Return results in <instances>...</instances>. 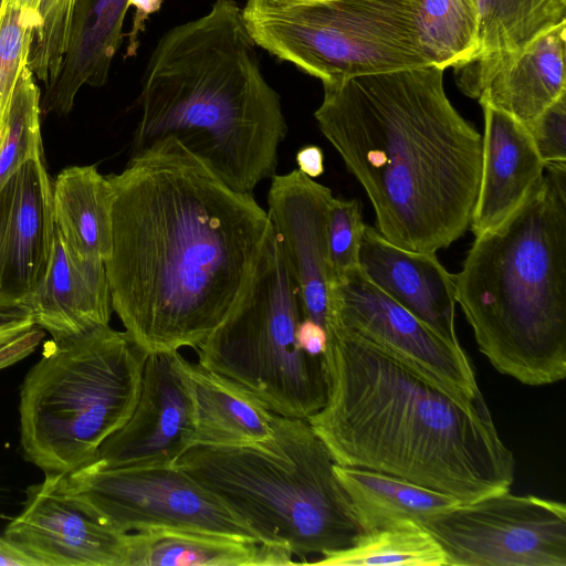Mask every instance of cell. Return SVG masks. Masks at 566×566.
<instances>
[{"mask_svg":"<svg viewBox=\"0 0 566 566\" xmlns=\"http://www.w3.org/2000/svg\"><path fill=\"white\" fill-rule=\"evenodd\" d=\"M107 177L113 311L147 353L195 349L247 291L272 232L268 211L174 138Z\"/></svg>","mask_w":566,"mask_h":566,"instance_id":"1","label":"cell"},{"mask_svg":"<svg viewBox=\"0 0 566 566\" xmlns=\"http://www.w3.org/2000/svg\"><path fill=\"white\" fill-rule=\"evenodd\" d=\"M426 65L322 82L319 130L364 188L376 229L415 252L448 248L469 229L482 135Z\"/></svg>","mask_w":566,"mask_h":566,"instance_id":"2","label":"cell"},{"mask_svg":"<svg viewBox=\"0 0 566 566\" xmlns=\"http://www.w3.org/2000/svg\"><path fill=\"white\" fill-rule=\"evenodd\" d=\"M325 328L326 402L306 420L335 463L461 503L510 490L514 457L489 407L462 405L355 333Z\"/></svg>","mask_w":566,"mask_h":566,"instance_id":"3","label":"cell"},{"mask_svg":"<svg viewBox=\"0 0 566 566\" xmlns=\"http://www.w3.org/2000/svg\"><path fill=\"white\" fill-rule=\"evenodd\" d=\"M256 46L234 0L168 30L145 69L130 155L174 138L235 191L271 179L287 125Z\"/></svg>","mask_w":566,"mask_h":566,"instance_id":"4","label":"cell"},{"mask_svg":"<svg viewBox=\"0 0 566 566\" xmlns=\"http://www.w3.org/2000/svg\"><path fill=\"white\" fill-rule=\"evenodd\" d=\"M455 298L479 350L527 386L566 376V182L543 176L496 228L475 237Z\"/></svg>","mask_w":566,"mask_h":566,"instance_id":"5","label":"cell"},{"mask_svg":"<svg viewBox=\"0 0 566 566\" xmlns=\"http://www.w3.org/2000/svg\"><path fill=\"white\" fill-rule=\"evenodd\" d=\"M327 447L306 419L274 415L266 446L189 449L177 462L261 543L300 564L350 546L361 530Z\"/></svg>","mask_w":566,"mask_h":566,"instance_id":"6","label":"cell"},{"mask_svg":"<svg viewBox=\"0 0 566 566\" xmlns=\"http://www.w3.org/2000/svg\"><path fill=\"white\" fill-rule=\"evenodd\" d=\"M147 355L126 331L109 325L46 342L20 391L25 458L49 475L96 461L135 408Z\"/></svg>","mask_w":566,"mask_h":566,"instance_id":"7","label":"cell"},{"mask_svg":"<svg viewBox=\"0 0 566 566\" xmlns=\"http://www.w3.org/2000/svg\"><path fill=\"white\" fill-rule=\"evenodd\" d=\"M298 292L273 230L243 296L196 348L198 364L260 400L272 412L307 419L326 402L324 356L296 340Z\"/></svg>","mask_w":566,"mask_h":566,"instance_id":"8","label":"cell"},{"mask_svg":"<svg viewBox=\"0 0 566 566\" xmlns=\"http://www.w3.org/2000/svg\"><path fill=\"white\" fill-rule=\"evenodd\" d=\"M418 0H248L255 44L322 82L432 65Z\"/></svg>","mask_w":566,"mask_h":566,"instance_id":"9","label":"cell"},{"mask_svg":"<svg viewBox=\"0 0 566 566\" xmlns=\"http://www.w3.org/2000/svg\"><path fill=\"white\" fill-rule=\"evenodd\" d=\"M61 485L105 524L122 533L176 530L260 542L220 499L177 463L107 468L94 461L61 475Z\"/></svg>","mask_w":566,"mask_h":566,"instance_id":"10","label":"cell"},{"mask_svg":"<svg viewBox=\"0 0 566 566\" xmlns=\"http://www.w3.org/2000/svg\"><path fill=\"white\" fill-rule=\"evenodd\" d=\"M449 566H566V506L536 495L492 494L420 522Z\"/></svg>","mask_w":566,"mask_h":566,"instance_id":"11","label":"cell"},{"mask_svg":"<svg viewBox=\"0 0 566 566\" xmlns=\"http://www.w3.org/2000/svg\"><path fill=\"white\" fill-rule=\"evenodd\" d=\"M327 324L355 333L462 405L488 407L460 342L397 303L360 268L328 284Z\"/></svg>","mask_w":566,"mask_h":566,"instance_id":"12","label":"cell"},{"mask_svg":"<svg viewBox=\"0 0 566 566\" xmlns=\"http://www.w3.org/2000/svg\"><path fill=\"white\" fill-rule=\"evenodd\" d=\"M187 363L179 350L148 353L135 408L103 442L96 461L107 468L168 467L193 447Z\"/></svg>","mask_w":566,"mask_h":566,"instance_id":"13","label":"cell"},{"mask_svg":"<svg viewBox=\"0 0 566 566\" xmlns=\"http://www.w3.org/2000/svg\"><path fill=\"white\" fill-rule=\"evenodd\" d=\"M4 537L40 566H127L128 533L105 524L61 485V475L28 490Z\"/></svg>","mask_w":566,"mask_h":566,"instance_id":"14","label":"cell"},{"mask_svg":"<svg viewBox=\"0 0 566 566\" xmlns=\"http://www.w3.org/2000/svg\"><path fill=\"white\" fill-rule=\"evenodd\" d=\"M55 238L52 182L43 155L0 189V310L21 307L43 280Z\"/></svg>","mask_w":566,"mask_h":566,"instance_id":"15","label":"cell"},{"mask_svg":"<svg viewBox=\"0 0 566 566\" xmlns=\"http://www.w3.org/2000/svg\"><path fill=\"white\" fill-rule=\"evenodd\" d=\"M332 190L298 169L275 174L268 214L296 284L303 317L325 327L331 282L327 222Z\"/></svg>","mask_w":566,"mask_h":566,"instance_id":"16","label":"cell"},{"mask_svg":"<svg viewBox=\"0 0 566 566\" xmlns=\"http://www.w3.org/2000/svg\"><path fill=\"white\" fill-rule=\"evenodd\" d=\"M566 22L551 29L524 51L476 72L455 75L469 97L502 111L524 126L566 95Z\"/></svg>","mask_w":566,"mask_h":566,"instance_id":"17","label":"cell"},{"mask_svg":"<svg viewBox=\"0 0 566 566\" xmlns=\"http://www.w3.org/2000/svg\"><path fill=\"white\" fill-rule=\"evenodd\" d=\"M365 275L392 300L441 335L459 340L455 332V279L434 252L406 250L366 226L359 252Z\"/></svg>","mask_w":566,"mask_h":566,"instance_id":"18","label":"cell"},{"mask_svg":"<svg viewBox=\"0 0 566 566\" xmlns=\"http://www.w3.org/2000/svg\"><path fill=\"white\" fill-rule=\"evenodd\" d=\"M482 171L469 228L474 237L496 228L544 176L545 164L522 123L482 104Z\"/></svg>","mask_w":566,"mask_h":566,"instance_id":"19","label":"cell"},{"mask_svg":"<svg viewBox=\"0 0 566 566\" xmlns=\"http://www.w3.org/2000/svg\"><path fill=\"white\" fill-rule=\"evenodd\" d=\"M21 307L52 339L109 325L113 308L105 262L78 256L55 228L48 271Z\"/></svg>","mask_w":566,"mask_h":566,"instance_id":"20","label":"cell"},{"mask_svg":"<svg viewBox=\"0 0 566 566\" xmlns=\"http://www.w3.org/2000/svg\"><path fill=\"white\" fill-rule=\"evenodd\" d=\"M128 8L127 0H75L67 50L57 77L41 95V111L66 115L83 86L107 82Z\"/></svg>","mask_w":566,"mask_h":566,"instance_id":"21","label":"cell"},{"mask_svg":"<svg viewBox=\"0 0 566 566\" xmlns=\"http://www.w3.org/2000/svg\"><path fill=\"white\" fill-rule=\"evenodd\" d=\"M195 406L193 447L266 446L274 412L227 378L188 360ZM192 447V448H193Z\"/></svg>","mask_w":566,"mask_h":566,"instance_id":"22","label":"cell"},{"mask_svg":"<svg viewBox=\"0 0 566 566\" xmlns=\"http://www.w3.org/2000/svg\"><path fill=\"white\" fill-rule=\"evenodd\" d=\"M281 546L213 533L147 530L128 533L127 566L294 565Z\"/></svg>","mask_w":566,"mask_h":566,"instance_id":"23","label":"cell"},{"mask_svg":"<svg viewBox=\"0 0 566 566\" xmlns=\"http://www.w3.org/2000/svg\"><path fill=\"white\" fill-rule=\"evenodd\" d=\"M53 217L78 256L106 262L112 248V188L95 165L63 169L52 184Z\"/></svg>","mask_w":566,"mask_h":566,"instance_id":"24","label":"cell"},{"mask_svg":"<svg viewBox=\"0 0 566 566\" xmlns=\"http://www.w3.org/2000/svg\"><path fill=\"white\" fill-rule=\"evenodd\" d=\"M361 532L401 521L421 522L461 502L447 494L375 470L334 463Z\"/></svg>","mask_w":566,"mask_h":566,"instance_id":"25","label":"cell"},{"mask_svg":"<svg viewBox=\"0 0 566 566\" xmlns=\"http://www.w3.org/2000/svg\"><path fill=\"white\" fill-rule=\"evenodd\" d=\"M564 22L566 0H478L476 49L454 73L476 72L516 55Z\"/></svg>","mask_w":566,"mask_h":566,"instance_id":"26","label":"cell"},{"mask_svg":"<svg viewBox=\"0 0 566 566\" xmlns=\"http://www.w3.org/2000/svg\"><path fill=\"white\" fill-rule=\"evenodd\" d=\"M310 564L449 566L448 557L438 541L413 520H401L361 532L350 546L325 553Z\"/></svg>","mask_w":566,"mask_h":566,"instance_id":"27","label":"cell"},{"mask_svg":"<svg viewBox=\"0 0 566 566\" xmlns=\"http://www.w3.org/2000/svg\"><path fill=\"white\" fill-rule=\"evenodd\" d=\"M422 46L432 65L446 70L468 62L478 39V0H418Z\"/></svg>","mask_w":566,"mask_h":566,"instance_id":"28","label":"cell"},{"mask_svg":"<svg viewBox=\"0 0 566 566\" xmlns=\"http://www.w3.org/2000/svg\"><path fill=\"white\" fill-rule=\"evenodd\" d=\"M40 102L41 91L27 64L17 80L0 133V189L24 163L43 155Z\"/></svg>","mask_w":566,"mask_h":566,"instance_id":"29","label":"cell"},{"mask_svg":"<svg viewBox=\"0 0 566 566\" xmlns=\"http://www.w3.org/2000/svg\"><path fill=\"white\" fill-rule=\"evenodd\" d=\"M39 17L18 0H3L0 8V127L6 120L12 93L28 64Z\"/></svg>","mask_w":566,"mask_h":566,"instance_id":"30","label":"cell"},{"mask_svg":"<svg viewBox=\"0 0 566 566\" xmlns=\"http://www.w3.org/2000/svg\"><path fill=\"white\" fill-rule=\"evenodd\" d=\"M75 0H41L28 66L44 90L57 77L67 50Z\"/></svg>","mask_w":566,"mask_h":566,"instance_id":"31","label":"cell"},{"mask_svg":"<svg viewBox=\"0 0 566 566\" xmlns=\"http://www.w3.org/2000/svg\"><path fill=\"white\" fill-rule=\"evenodd\" d=\"M365 227L360 205L356 199H332L327 222L331 282L360 268L359 252Z\"/></svg>","mask_w":566,"mask_h":566,"instance_id":"32","label":"cell"},{"mask_svg":"<svg viewBox=\"0 0 566 566\" xmlns=\"http://www.w3.org/2000/svg\"><path fill=\"white\" fill-rule=\"evenodd\" d=\"M526 128L545 167L566 165V95Z\"/></svg>","mask_w":566,"mask_h":566,"instance_id":"33","label":"cell"},{"mask_svg":"<svg viewBox=\"0 0 566 566\" xmlns=\"http://www.w3.org/2000/svg\"><path fill=\"white\" fill-rule=\"evenodd\" d=\"M296 340L307 355L322 357L327 347L326 328L313 319L303 317L296 328Z\"/></svg>","mask_w":566,"mask_h":566,"instance_id":"34","label":"cell"},{"mask_svg":"<svg viewBox=\"0 0 566 566\" xmlns=\"http://www.w3.org/2000/svg\"><path fill=\"white\" fill-rule=\"evenodd\" d=\"M128 7L135 8L133 27L129 32V45L127 54H135L138 46V38L140 32L144 30L145 21L147 18L157 12L164 0H127Z\"/></svg>","mask_w":566,"mask_h":566,"instance_id":"35","label":"cell"},{"mask_svg":"<svg viewBox=\"0 0 566 566\" xmlns=\"http://www.w3.org/2000/svg\"><path fill=\"white\" fill-rule=\"evenodd\" d=\"M31 313L22 307L0 310V339L9 338L33 327Z\"/></svg>","mask_w":566,"mask_h":566,"instance_id":"36","label":"cell"},{"mask_svg":"<svg viewBox=\"0 0 566 566\" xmlns=\"http://www.w3.org/2000/svg\"><path fill=\"white\" fill-rule=\"evenodd\" d=\"M298 170L314 179L324 174V153L316 145H306L300 148L295 156Z\"/></svg>","mask_w":566,"mask_h":566,"instance_id":"37","label":"cell"},{"mask_svg":"<svg viewBox=\"0 0 566 566\" xmlns=\"http://www.w3.org/2000/svg\"><path fill=\"white\" fill-rule=\"evenodd\" d=\"M0 566H40V564L3 536L0 537Z\"/></svg>","mask_w":566,"mask_h":566,"instance_id":"38","label":"cell"},{"mask_svg":"<svg viewBox=\"0 0 566 566\" xmlns=\"http://www.w3.org/2000/svg\"><path fill=\"white\" fill-rule=\"evenodd\" d=\"M22 7L30 10L34 14L39 17V7L41 3V0H18Z\"/></svg>","mask_w":566,"mask_h":566,"instance_id":"39","label":"cell"},{"mask_svg":"<svg viewBox=\"0 0 566 566\" xmlns=\"http://www.w3.org/2000/svg\"><path fill=\"white\" fill-rule=\"evenodd\" d=\"M2 2H3V0H0V8H1V6H2Z\"/></svg>","mask_w":566,"mask_h":566,"instance_id":"40","label":"cell"},{"mask_svg":"<svg viewBox=\"0 0 566 566\" xmlns=\"http://www.w3.org/2000/svg\"><path fill=\"white\" fill-rule=\"evenodd\" d=\"M0 133H1V127H0Z\"/></svg>","mask_w":566,"mask_h":566,"instance_id":"41","label":"cell"}]
</instances>
